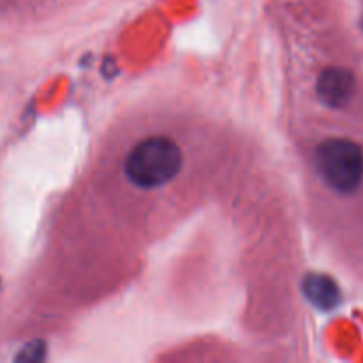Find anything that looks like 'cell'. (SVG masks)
<instances>
[{
	"mask_svg": "<svg viewBox=\"0 0 363 363\" xmlns=\"http://www.w3.org/2000/svg\"><path fill=\"white\" fill-rule=\"evenodd\" d=\"M305 294L321 311H330L340 300L339 287L330 277L312 275L305 280Z\"/></svg>",
	"mask_w": 363,
	"mask_h": 363,
	"instance_id": "4",
	"label": "cell"
},
{
	"mask_svg": "<svg viewBox=\"0 0 363 363\" xmlns=\"http://www.w3.org/2000/svg\"><path fill=\"white\" fill-rule=\"evenodd\" d=\"M183 169V152L167 137H151L138 142L126 156L128 181L142 190L160 188L172 181Z\"/></svg>",
	"mask_w": 363,
	"mask_h": 363,
	"instance_id": "1",
	"label": "cell"
},
{
	"mask_svg": "<svg viewBox=\"0 0 363 363\" xmlns=\"http://www.w3.org/2000/svg\"><path fill=\"white\" fill-rule=\"evenodd\" d=\"M354 91V77L342 67H326L318 78V94L325 105L340 108L351 99Z\"/></svg>",
	"mask_w": 363,
	"mask_h": 363,
	"instance_id": "3",
	"label": "cell"
},
{
	"mask_svg": "<svg viewBox=\"0 0 363 363\" xmlns=\"http://www.w3.org/2000/svg\"><path fill=\"white\" fill-rule=\"evenodd\" d=\"M315 165L330 188L353 194L363 181V151L350 138H328L315 149Z\"/></svg>",
	"mask_w": 363,
	"mask_h": 363,
	"instance_id": "2",
	"label": "cell"
}]
</instances>
